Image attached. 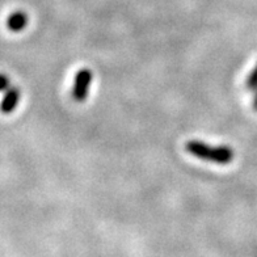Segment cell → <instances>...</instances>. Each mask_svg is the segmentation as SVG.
Listing matches in <instances>:
<instances>
[{
    "mask_svg": "<svg viewBox=\"0 0 257 257\" xmlns=\"http://www.w3.org/2000/svg\"><path fill=\"white\" fill-rule=\"evenodd\" d=\"M245 88L248 91H254V89H257V63L253 70L248 75L247 80H245Z\"/></svg>",
    "mask_w": 257,
    "mask_h": 257,
    "instance_id": "5",
    "label": "cell"
},
{
    "mask_svg": "<svg viewBox=\"0 0 257 257\" xmlns=\"http://www.w3.org/2000/svg\"><path fill=\"white\" fill-rule=\"evenodd\" d=\"M11 80L6 74H0V92L10 88Z\"/></svg>",
    "mask_w": 257,
    "mask_h": 257,
    "instance_id": "6",
    "label": "cell"
},
{
    "mask_svg": "<svg viewBox=\"0 0 257 257\" xmlns=\"http://www.w3.org/2000/svg\"><path fill=\"white\" fill-rule=\"evenodd\" d=\"M21 92L19 88H15V87H10L6 92V95L3 96V100L0 102V110L4 114H10L16 109L17 104L20 101Z\"/></svg>",
    "mask_w": 257,
    "mask_h": 257,
    "instance_id": "3",
    "label": "cell"
},
{
    "mask_svg": "<svg viewBox=\"0 0 257 257\" xmlns=\"http://www.w3.org/2000/svg\"><path fill=\"white\" fill-rule=\"evenodd\" d=\"M252 105H253V109L257 112V89H256V95H254L253 102H252Z\"/></svg>",
    "mask_w": 257,
    "mask_h": 257,
    "instance_id": "7",
    "label": "cell"
},
{
    "mask_svg": "<svg viewBox=\"0 0 257 257\" xmlns=\"http://www.w3.org/2000/svg\"><path fill=\"white\" fill-rule=\"evenodd\" d=\"M92 75L91 70L88 68H81L76 72L75 75L74 85H72L71 95L76 102H83L87 100V96H88L89 87H91L92 83Z\"/></svg>",
    "mask_w": 257,
    "mask_h": 257,
    "instance_id": "2",
    "label": "cell"
},
{
    "mask_svg": "<svg viewBox=\"0 0 257 257\" xmlns=\"http://www.w3.org/2000/svg\"><path fill=\"white\" fill-rule=\"evenodd\" d=\"M185 149L190 155L196 156L198 159L222 164V166L230 164L235 156L233 150L228 146H211L201 141H196V139L186 142Z\"/></svg>",
    "mask_w": 257,
    "mask_h": 257,
    "instance_id": "1",
    "label": "cell"
},
{
    "mask_svg": "<svg viewBox=\"0 0 257 257\" xmlns=\"http://www.w3.org/2000/svg\"><path fill=\"white\" fill-rule=\"evenodd\" d=\"M7 28L11 32H21L28 25V16L23 11H15L7 17Z\"/></svg>",
    "mask_w": 257,
    "mask_h": 257,
    "instance_id": "4",
    "label": "cell"
}]
</instances>
